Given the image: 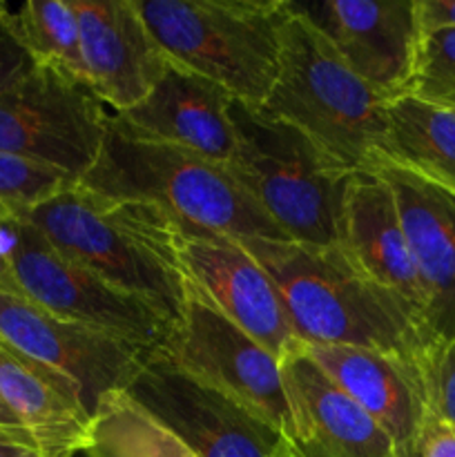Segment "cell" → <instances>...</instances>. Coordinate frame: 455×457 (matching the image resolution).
Returning a JSON list of instances; mask_svg holds the SVG:
<instances>
[{
  "label": "cell",
  "mask_w": 455,
  "mask_h": 457,
  "mask_svg": "<svg viewBox=\"0 0 455 457\" xmlns=\"http://www.w3.org/2000/svg\"><path fill=\"white\" fill-rule=\"evenodd\" d=\"M239 241L275 284L299 342L370 348L422 366L437 346L422 317L404 299L366 279L337 248Z\"/></svg>",
  "instance_id": "6da1fadb"
},
{
  "label": "cell",
  "mask_w": 455,
  "mask_h": 457,
  "mask_svg": "<svg viewBox=\"0 0 455 457\" xmlns=\"http://www.w3.org/2000/svg\"><path fill=\"white\" fill-rule=\"evenodd\" d=\"M22 217L62 254L177 324L186 275L174 221L159 208L110 199L76 183Z\"/></svg>",
  "instance_id": "7a4b0ae2"
},
{
  "label": "cell",
  "mask_w": 455,
  "mask_h": 457,
  "mask_svg": "<svg viewBox=\"0 0 455 457\" xmlns=\"http://www.w3.org/2000/svg\"><path fill=\"white\" fill-rule=\"evenodd\" d=\"M79 183L110 199L154 205L178 221L236 239L290 241L226 163L138 137L116 114L110 116L96 163Z\"/></svg>",
  "instance_id": "3957f363"
},
{
  "label": "cell",
  "mask_w": 455,
  "mask_h": 457,
  "mask_svg": "<svg viewBox=\"0 0 455 457\" xmlns=\"http://www.w3.org/2000/svg\"><path fill=\"white\" fill-rule=\"evenodd\" d=\"M386 105L288 0L279 74L263 110L302 129L339 168L355 172L368 170L382 152Z\"/></svg>",
  "instance_id": "277c9868"
},
{
  "label": "cell",
  "mask_w": 455,
  "mask_h": 457,
  "mask_svg": "<svg viewBox=\"0 0 455 457\" xmlns=\"http://www.w3.org/2000/svg\"><path fill=\"white\" fill-rule=\"evenodd\" d=\"M172 65L261 107L275 87L288 0H136Z\"/></svg>",
  "instance_id": "5b68a950"
},
{
  "label": "cell",
  "mask_w": 455,
  "mask_h": 457,
  "mask_svg": "<svg viewBox=\"0 0 455 457\" xmlns=\"http://www.w3.org/2000/svg\"><path fill=\"white\" fill-rule=\"evenodd\" d=\"M235 152L228 168L290 241L337 245L346 172L302 129L263 107L230 103Z\"/></svg>",
  "instance_id": "8992f818"
},
{
  "label": "cell",
  "mask_w": 455,
  "mask_h": 457,
  "mask_svg": "<svg viewBox=\"0 0 455 457\" xmlns=\"http://www.w3.org/2000/svg\"><path fill=\"white\" fill-rule=\"evenodd\" d=\"M0 254L7 284L52 315L147 351L163 346L172 333L168 317L62 254L21 214L0 212Z\"/></svg>",
  "instance_id": "52a82bcc"
},
{
  "label": "cell",
  "mask_w": 455,
  "mask_h": 457,
  "mask_svg": "<svg viewBox=\"0 0 455 457\" xmlns=\"http://www.w3.org/2000/svg\"><path fill=\"white\" fill-rule=\"evenodd\" d=\"M156 351L183 375L219 393L288 440L290 411L279 357L228 320L192 281L186 279L181 315Z\"/></svg>",
  "instance_id": "ba28073f"
},
{
  "label": "cell",
  "mask_w": 455,
  "mask_h": 457,
  "mask_svg": "<svg viewBox=\"0 0 455 457\" xmlns=\"http://www.w3.org/2000/svg\"><path fill=\"white\" fill-rule=\"evenodd\" d=\"M110 116L87 85L38 67L0 94V152L54 165L80 181L101 154Z\"/></svg>",
  "instance_id": "9c48e42d"
},
{
  "label": "cell",
  "mask_w": 455,
  "mask_h": 457,
  "mask_svg": "<svg viewBox=\"0 0 455 457\" xmlns=\"http://www.w3.org/2000/svg\"><path fill=\"white\" fill-rule=\"evenodd\" d=\"M0 339L70 379L87 413L103 397L128 391L152 351L36 306L9 284L0 286Z\"/></svg>",
  "instance_id": "30bf717a"
},
{
  "label": "cell",
  "mask_w": 455,
  "mask_h": 457,
  "mask_svg": "<svg viewBox=\"0 0 455 457\" xmlns=\"http://www.w3.org/2000/svg\"><path fill=\"white\" fill-rule=\"evenodd\" d=\"M196 457H277L284 436L152 351L128 391Z\"/></svg>",
  "instance_id": "8fae6325"
},
{
  "label": "cell",
  "mask_w": 455,
  "mask_h": 457,
  "mask_svg": "<svg viewBox=\"0 0 455 457\" xmlns=\"http://www.w3.org/2000/svg\"><path fill=\"white\" fill-rule=\"evenodd\" d=\"M172 219V217H170ZM174 221V244L187 281L275 357L297 342L284 302L268 272L236 237Z\"/></svg>",
  "instance_id": "7c38bea8"
},
{
  "label": "cell",
  "mask_w": 455,
  "mask_h": 457,
  "mask_svg": "<svg viewBox=\"0 0 455 457\" xmlns=\"http://www.w3.org/2000/svg\"><path fill=\"white\" fill-rule=\"evenodd\" d=\"M294 7L384 101L410 92L419 38L415 0H319Z\"/></svg>",
  "instance_id": "4fadbf2b"
},
{
  "label": "cell",
  "mask_w": 455,
  "mask_h": 457,
  "mask_svg": "<svg viewBox=\"0 0 455 457\" xmlns=\"http://www.w3.org/2000/svg\"><path fill=\"white\" fill-rule=\"evenodd\" d=\"M279 369L290 411L285 442L294 457H397L391 437L324 373L299 339L279 357Z\"/></svg>",
  "instance_id": "5bb4252c"
},
{
  "label": "cell",
  "mask_w": 455,
  "mask_h": 457,
  "mask_svg": "<svg viewBox=\"0 0 455 457\" xmlns=\"http://www.w3.org/2000/svg\"><path fill=\"white\" fill-rule=\"evenodd\" d=\"M303 348L382 427L397 457H419L422 437L433 420L422 364L360 346L303 344Z\"/></svg>",
  "instance_id": "9a60e30c"
},
{
  "label": "cell",
  "mask_w": 455,
  "mask_h": 457,
  "mask_svg": "<svg viewBox=\"0 0 455 457\" xmlns=\"http://www.w3.org/2000/svg\"><path fill=\"white\" fill-rule=\"evenodd\" d=\"M335 248L366 279L404 299L426 324V299L395 195L377 170H355L346 177Z\"/></svg>",
  "instance_id": "2e32d148"
},
{
  "label": "cell",
  "mask_w": 455,
  "mask_h": 457,
  "mask_svg": "<svg viewBox=\"0 0 455 457\" xmlns=\"http://www.w3.org/2000/svg\"><path fill=\"white\" fill-rule=\"evenodd\" d=\"M80 25L87 87L114 114L136 107L168 67L136 0H71Z\"/></svg>",
  "instance_id": "e0dca14e"
},
{
  "label": "cell",
  "mask_w": 455,
  "mask_h": 457,
  "mask_svg": "<svg viewBox=\"0 0 455 457\" xmlns=\"http://www.w3.org/2000/svg\"><path fill=\"white\" fill-rule=\"evenodd\" d=\"M391 186L426 299V326L437 344L455 339V195L391 163L373 165Z\"/></svg>",
  "instance_id": "ac0fdd59"
},
{
  "label": "cell",
  "mask_w": 455,
  "mask_h": 457,
  "mask_svg": "<svg viewBox=\"0 0 455 457\" xmlns=\"http://www.w3.org/2000/svg\"><path fill=\"white\" fill-rule=\"evenodd\" d=\"M232 96L212 80L168 62L150 94L116 114L132 132L228 163L235 152Z\"/></svg>",
  "instance_id": "d6986e66"
},
{
  "label": "cell",
  "mask_w": 455,
  "mask_h": 457,
  "mask_svg": "<svg viewBox=\"0 0 455 457\" xmlns=\"http://www.w3.org/2000/svg\"><path fill=\"white\" fill-rule=\"evenodd\" d=\"M0 397L9 406L40 457L85 453L92 415L80 391L47 366L0 339Z\"/></svg>",
  "instance_id": "ffe728a7"
},
{
  "label": "cell",
  "mask_w": 455,
  "mask_h": 457,
  "mask_svg": "<svg viewBox=\"0 0 455 457\" xmlns=\"http://www.w3.org/2000/svg\"><path fill=\"white\" fill-rule=\"evenodd\" d=\"M377 159L391 161L455 195V110L413 94L391 101Z\"/></svg>",
  "instance_id": "44dd1931"
},
{
  "label": "cell",
  "mask_w": 455,
  "mask_h": 457,
  "mask_svg": "<svg viewBox=\"0 0 455 457\" xmlns=\"http://www.w3.org/2000/svg\"><path fill=\"white\" fill-rule=\"evenodd\" d=\"M87 457H196L194 451L125 391L103 397L92 418Z\"/></svg>",
  "instance_id": "7402d4cb"
},
{
  "label": "cell",
  "mask_w": 455,
  "mask_h": 457,
  "mask_svg": "<svg viewBox=\"0 0 455 457\" xmlns=\"http://www.w3.org/2000/svg\"><path fill=\"white\" fill-rule=\"evenodd\" d=\"M12 16L22 45L38 67H49L87 85L80 25L71 0H29Z\"/></svg>",
  "instance_id": "603a6c76"
},
{
  "label": "cell",
  "mask_w": 455,
  "mask_h": 457,
  "mask_svg": "<svg viewBox=\"0 0 455 457\" xmlns=\"http://www.w3.org/2000/svg\"><path fill=\"white\" fill-rule=\"evenodd\" d=\"M76 183L79 179L65 170L0 152V212L22 217Z\"/></svg>",
  "instance_id": "cb8c5ba5"
},
{
  "label": "cell",
  "mask_w": 455,
  "mask_h": 457,
  "mask_svg": "<svg viewBox=\"0 0 455 457\" xmlns=\"http://www.w3.org/2000/svg\"><path fill=\"white\" fill-rule=\"evenodd\" d=\"M409 94L455 110V29L419 31Z\"/></svg>",
  "instance_id": "d4e9b609"
},
{
  "label": "cell",
  "mask_w": 455,
  "mask_h": 457,
  "mask_svg": "<svg viewBox=\"0 0 455 457\" xmlns=\"http://www.w3.org/2000/svg\"><path fill=\"white\" fill-rule=\"evenodd\" d=\"M422 369L433 418L455 428V339L437 344Z\"/></svg>",
  "instance_id": "484cf974"
},
{
  "label": "cell",
  "mask_w": 455,
  "mask_h": 457,
  "mask_svg": "<svg viewBox=\"0 0 455 457\" xmlns=\"http://www.w3.org/2000/svg\"><path fill=\"white\" fill-rule=\"evenodd\" d=\"M36 70H38V62L22 45L12 12L0 3V94L18 87Z\"/></svg>",
  "instance_id": "4316f807"
},
{
  "label": "cell",
  "mask_w": 455,
  "mask_h": 457,
  "mask_svg": "<svg viewBox=\"0 0 455 457\" xmlns=\"http://www.w3.org/2000/svg\"><path fill=\"white\" fill-rule=\"evenodd\" d=\"M415 16L419 31L455 29V0H415Z\"/></svg>",
  "instance_id": "83f0119b"
},
{
  "label": "cell",
  "mask_w": 455,
  "mask_h": 457,
  "mask_svg": "<svg viewBox=\"0 0 455 457\" xmlns=\"http://www.w3.org/2000/svg\"><path fill=\"white\" fill-rule=\"evenodd\" d=\"M419 457H455V428L433 418L422 437Z\"/></svg>",
  "instance_id": "f1b7e54d"
},
{
  "label": "cell",
  "mask_w": 455,
  "mask_h": 457,
  "mask_svg": "<svg viewBox=\"0 0 455 457\" xmlns=\"http://www.w3.org/2000/svg\"><path fill=\"white\" fill-rule=\"evenodd\" d=\"M0 431L12 433V436H16L18 440H22V442H25V445L34 446L31 437L27 436V431H25V428H22V424L18 422L16 415H13L12 411H9V406L4 404L3 397H0Z\"/></svg>",
  "instance_id": "f546056e"
},
{
  "label": "cell",
  "mask_w": 455,
  "mask_h": 457,
  "mask_svg": "<svg viewBox=\"0 0 455 457\" xmlns=\"http://www.w3.org/2000/svg\"><path fill=\"white\" fill-rule=\"evenodd\" d=\"M0 457H40L31 446L16 445V442H0Z\"/></svg>",
  "instance_id": "4dcf8cb0"
},
{
  "label": "cell",
  "mask_w": 455,
  "mask_h": 457,
  "mask_svg": "<svg viewBox=\"0 0 455 457\" xmlns=\"http://www.w3.org/2000/svg\"><path fill=\"white\" fill-rule=\"evenodd\" d=\"M0 442H16V445H25V442L18 440L16 436H12V433H7V431H0ZM25 446H29V445H25ZM31 449H34V446H31Z\"/></svg>",
  "instance_id": "1f68e13d"
},
{
  "label": "cell",
  "mask_w": 455,
  "mask_h": 457,
  "mask_svg": "<svg viewBox=\"0 0 455 457\" xmlns=\"http://www.w3.org/2000/svg\"><path fill=\"white\" fill-rule=\"evenodd\" d=\"M277 457H294L293 453H290V449H288V442H285V437H284V442H281V446H279V453H277Z\"/></svg>",
  "instance_id": "d6a6232c"
},
{
  "label": "cell",
  "mask_w": 455,
  "mask_h": 457,
  "mask_svg": "<svg viewBox=\"0 0 455 457\" xmlns=\"http://www.w3.org/2000/svg\"><path fill=\"white\" fill-rule=\"evenodd\" d=\"M3 284H7V268H4L3 254H0V286Z\"/></svg>",
  "instance_id": "836d02e7"
}]
</instances>
